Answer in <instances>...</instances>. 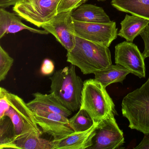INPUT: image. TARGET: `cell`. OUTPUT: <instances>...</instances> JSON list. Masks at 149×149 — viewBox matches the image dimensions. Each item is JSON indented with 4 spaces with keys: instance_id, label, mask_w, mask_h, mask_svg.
Masks as SVG:
<instances>
[{
    "instance_id": "obj_1",
    "label": "cell",
    "mask_w": 149,
    "mask_h": 149,
    "mask_svg": "<svg viewBox=\"0 0 149 149\" xmlns=\"http://www.w3.org/2000/svg\"><path fill=\"white\" fill-rule=\"evenodd\" d=\"M67 62L78 67L84 74H95L112 65L109 47L76 35L74 48L67 54Z\"/></svg>"
},
{
    "instance_id": "obj_2",
    "label": "cell",
    "mask_w": 149,
    "mask_h": 149,
    "mask_svg": "<svg viewBox=\"0 0 149 149\" xmlns=\"http://www.w3.org/2000/svg\"><path fill=\"white\" fill-rule=\"evenodd\" d=\"M75 66L56 70L49 79L51 81L50 93L68 109L73 112L80 109L84 81L76 73Z\"/></svg>"
},
{
    "instance_id": "obj_3",
    "label": "cell",
    "mask_w": 149,
    "mask_h": 149,
    "mask_svg": "<svg viewBox=\"0 0 149 149\" xmlns=\"http://www.w3.org/2000/svg\"><path fill=\"white\" fill-rule=\"evenodd\" d=\"M122 111L130 129L149 133V77L140 88L124 97Z\"/></svg>"
},
{
    "instance_id": "obj_4",
    "label": "cell",
    "mask_w": 149,
    "mask_h": 149,
    "mask_svg": "<svg viewBox=\"0 0 149 149\" xmlns=\"http://www.w3.org/2000/svg\"><path fill=\"white\" fill-rule=\"evenodd\" d=\"M115 104L104 87L95 79L84 82L80 109L86 111L94 123H99L111 112Z\"/></svg>"
},
{
    "instance_id": "obj_5",
    "label": "cell",
    "mask_w": 149,
    "mask_h": 149,
    "mask_svg": "<svg viewBox=\"0 0 149 149\" xmlns=\"http://www.w3.org/2000/svg\"><path fill=\"white\" fill-rule=\"evenodd\" d=\"M10 107L5 116L11 119L14 130L15 141L31 134L41 136L42 134L36 123L33 111L19 96L8 92Z\"/></svg>"
},
{
    "instance_id": "obj_6",
    "label": "cell",
    "mask_w": 149,
    "mask_h": 149,
    "mask_svg": "<svg viewBox=\"0 0 149 149\" xmlns=\"http://www.w3.org/2000/svg\"><path fill=\"white\" fill-rule=\"evenodd\" d=\"M61 0H23L13 7L16 15L38 27H42L57 15Z\"/></svg>"
},
{
    "instance_id": "obj_7",
    "label": "cell",
    "mask_w": 149,
    "mask_h": 149,
    "mask_svg": "<svg viewBox=\"0 0 149 149\" xmlns=\"http://www.w3.org/2000/svg\"><path fill=\"white\" fill-rule=\"evenodd\" d=\"M111 112L105 119L97 124L93 145L89 149H116L125 143L123 133L117 123Z\"/></svg>"
},
{
    "instance_id": "obj_8",
    "label": "cell",
    "mask_w": 149,
    "mask_h": 149,
    "mask_svg": "<svg viewBox=\"0 0 149 149\" xmlns=\"http://www.w3.org/2000/svg\"><path fill=\"white\" fill-rule=\"evenodd\" d=\"M73 11L57 13L49 22L42 26L53 35L67 51L72 50L76 43V34L72 17Z\"/></svg>"
},
{
    "instance_id": "obj_9",
    "label": "cell",
    "mask_w": 149,
    "mask_h": 149,
    "mask_svg": "<svg viewBox=\"0 0 149 149\" xmlns=\"http://www.w3.org/2000/svg\"><path fill=\"white\" fill-rule=\"evenodd\" d=\"M76 34L87 40L109 47L118 36L116 22L108 24L89 23L74 20Z\"/></svg>"
},
{
    "instance_id": "obj_10",
    "label": "cell",
    "mask_w": 149,
    "mask_h": 149,
    "mask_svg": "<svg viewBox=\"0 0 149 149\" xmlns=\"http://www.w3.org/2000/svg\"><path fill=\"white\" fill-rule=\"evenodd\" d=\"M115 58L116 64L121 65L139 78L145 77V58L132 42L125 41L116 45Z\"/></svg>"
},
{
    "instance_id": "obj_11",
    "label": "cell",
    "mask_w": 149,
    "mask_h": 149,
    "mask_svg": "<svg viewBox=\"0 0 149 149\" xmlns=\"http://www.w3.org/2000/svg\"><path fill=\"white\" fill-rule=\"evenodd\" d=\"M33 112L38 125L43 132L53 136L54 141L61 140L74 132L69 119L61 114L49 111Z\"/></svg>"
},
{
    "instance_id": "obj_12",
    "label": "cell",
    "mask_w": 149,
    "mask_h": 149,
    "mask_svg": "<svg viewBox=\"0 0 149 149\" xmlns=\"http://www.w3.org/2000/svg\"><path fill=\"white\" fill-rule=\"evenodd\" d=\"M97 123L85 131L74 132L67 137L58 141L52 140V149H88L93 145V138L96 133Z\"/></svg>"
},
{
    "instance_id": "obj_13",
    "label": "cell",
    "mask_w": 149,
    "mask_h": 149,
    "mask_svg": "<svg viewBox=\"0 0 149 149\" xmlns=\"http://www.w3.org/2000/svg\"><path fill=\"white\" fill-rule=\"evenodd\" d=\"M33 95V99L27 104L33 111H49L59 113L68 118L72 114V111L66 108L54 93L43 94L36 92Z\"/></svg>"
},
{
    "instance_id": "obj_14",
    "label": "cell",
    "mask_w": 149,
    "mask_h": 149,
    "mask_svg": "<svg viewBox=\"0 0 149 149\" xmlns=\"http://www.w3.org/2000/svg\"><path fill=\"white\" fill-rule=\"evenodd\" d=\"M17 15L8 12L5 8H0V39L8 34L15 33L23 30H29L38 34H49L44 29H36L25 25L22 22L21 18Z\"/></svg>"
},
{
    "instance_id": "obj_15",
    "label": "cell",
    "mask_w": 149,
    "mask_h": 149,
    "mask_svg": "<svg viewBox=\"0 0 149 149\" xmlns=\"http://www.w3.org/2000/svg\"><path fill=\"white\" fill-rule=\"evenodd\" d=\"M73 20L89 23L108 24L112 22L104 9L91 4H83L73 11Z\"/></svg>"
},
{
    "instance_id": "obj_16",
    "label": "cell",
    "mask_w": 149,
    "mask_h": 149,
    "mask_svg": "<svg viewBox=\"0 0 149 149\" xmlns=\"http://www.w3.org/2000/svg\"><path fill=\"white\" fill-rule=\"evenodd\" d=\"M149 24V20L147 19L133 15H126L120 23L121 29L118 36L124 38L127 41L132 42Z\"/></svg>"
},
{
    "instance_id": "obj_17",
    "label": "cell",
    "mask_w": 149,
    "mask_h": 149,
    "mask_svg": "<svg viewBox=\"0 0 149 149\" xmlns=\"http://www.w3.org/2000/svg\"><path fill=\"white\" fill-rule=\"evenodd\" d=\"M111 4L118 11L149 20V0H112Z\"/></svg>"
},
{
    "instance_id": "obj_18",
    "label": "cell",
    "mask_w": 149,
    "mask_h": 149,
    "mask_svg": "<svg viewBox=\"0 0 149 149\" xmlns=\"http://www.w3.org/2000/svg\"><path fill=\"white\" fill-rule=\"evenodd\" d=\"M130 72L121 65H111L104 70L94 74L95 79L100 82L105 88L111 84L123 83L126 76Z\"/></svg>"
},
{
    "instance_id": "obj_19",
    "label": "cell",
    "mask_w": 149,
    "mask_h": 149,
    "mask_svg": "<svg viewBox=\"0 0 149 149\" xmlns=\"http://www.w3.org/2000/svg\"><path fill=\"white\" fill-rule=\"evenodd\" d=\"M17 149L13 125L9 117L0 119V149Z\"/></svg>"
},
{
    "instance_id": "obj_20",
    "label": "cell",
    "mask_w": 149,
    "mask_h": 149,
    "mask_svg": "<svg viewBox=\"0 0 149 149\" xmlns=\"http://www.w3.org/2000/svg\"><path fill=\"white\" fill-rule=\"evenodd\" d=\"M41 136L31 134L16 139L17 149H52L53 141L42 138Z\"/></svg>"
},
{
    "instance_id": "obj_21",
    "label": "cell",
    "mask_w": 149,
    "mask_h": 149,
    "mask_svg": "<svg viewBox=\"0 0 149 149\" xmlns=\"http://www.w3.org/2000/svg\"><path fill=\"white\" fill-rule=\"evenodd\" d=\"M69 122L70 126L74 132L86 130L92 127L95 123L88 112L81 109L69 118Z\"/></svg>"
},
{
    "instance_id": "obj_22",
    "label": "cell",
    "mask_w": 149,
    "mask_h": 149,
    "mask_svg": "<svg viewBox=\"0 0 149 149\" xmlns=\"http://www.w3.org/2000/svg\"><path fill=\"white\" fill-rule=\"evenodd\" d=\"M14 60L0 46V81L5 80L11 69Z\"/></svg>"
},
{
    "instance_id": "obj_23",
    "label": "cell",
    "mask_w": 149,
    "mask_h": 149,
    "mask_svg": "<svg viewBox=\"0 0 149 149\" xmlns=\"http://www.w3.org/2000/svg\"><path fill=\"white\" fill-rule=\"evenodd\" d=\"M88 0H61L57 7V13L68 12L76 9L84 4Z\"/></svg>"
},
{
    "instance_id": "obj_24",
    "label": "cell",
    "mask_w": 149,
    "mask_h": 149,
    "mask_svg": "<svg viewBox=\"0 0 149 149\" xmlns=\"http://www.w3.org/2000/svg\"><path fill=\"white\" fill-rule=\"evenodd\" d=\"M8 92V91L4 88H0V119L5 116V113L10 107Z\"/></svg>"
},
{
    "instance_id": "obj_25",
    "label": "cell",
    "mask_w": 149,
    "mask_h": 149,
    "mask_svg": "<svg viewBox=\"0 0 149 149\" xmlns=\"http://www.w3.org/2000/svg\"><path fill=\"white\" fill-rule=\"evenodd\" d=\"M55 66L54 62L49 59L43 61L40 68V72L43 75H49L54 72Z\"/></svg>"
},
{
    "instance_id": "obj_26",
    "label": "cell",
    "mask_w": 149,
    "mask_h": 149,
    "mask_svg": "<svg viewBox=\"0 0 149 149\" xmlns=\"http://www.w3.org/2000/svg\"><path fill=\"white\" fill-rule=\"evenodd\" d=\"M143 39L144 43V49L143 53V55L145 58L149 57V26L146 27L144 30L140 35Z\"/></svg>"
},
{
    "instance_id": "obj_27",
    "label": "cell",
    "mask_w": 149,
    "mask_h": 149,
    "mask_svg": "<svg viewBox=\"0 0 149 149\" xmlns=\"http://www.w3.org/2000/svg\"><path fill=\"white\" fill-rule=\"evenodd\" d=\"M134 149H149V133L144 134L141 142Z\"/></svg>"
},
{
    "instance_id": "obj_28",
    "label": "cell",
    "mask_w": 149,
    "mask_h": 149,
    "mask_svg": "<svg viewBox=\"0 0 149 149\" xmlns=\"http://www.w3.org/2000/svg\"><path fill=\"white\" fill-rule=\"evenodd\" d=\"M23 0H0V8H6L12 6H15L17 3Z\"/></svg>"
},
{
    "instance_id": "obj_29",
    "label": "cell",
    "mask_w": 149,
    "mask_h": 149,
    "mask_svg": "<svg viewBox=\"0 0 149 149\" xmlns=\"http://www.w3.org/2000/svg\"><path fill=\"white\" fill-rule=\"evenodd\" d=\"M98 1H105V0H97Z\"/></svg>"
}]
</instances>
